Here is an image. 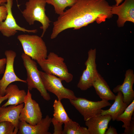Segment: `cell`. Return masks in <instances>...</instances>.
Returning <instances> with one entry per match:
<instances>
[{
    "label": "cell",
    "mask_w": 134,
    "mask_h": 134,
    "mask_svg": "<svg viewBox=\"0 0 134 134\" xmlns=\"http://www.w3.org/2000/svg\"><path fill=\"white\" fill-rule=\"evenodd\" d=\"M97 94L101 100H114L116 96L110 90L107 83L99 73L93 84Z\"/></svg>",
    "instance_id": "cell-17"
},
{
    "label": "cell",
    "mask_w": 134,
    "mask_h": 134,
    "mask_svg": "<svg viewBox=\"0 0 134 134\" xmlns=\"http://www.w3.org/2000/svg\"><path fill=\"white\" fill-rule=\"evenodd\" d=\"M13 4V0H7L6 3L3 4L7 8V15L4 21L2 22L0 24V32L3 35L9 37L14 35L18 31L24 32L36 33L37 31V29L27 30L17 24L12 12Z\"/></svg>",
    "instance_id": "cell-11"
},
{
    "label": "cell",
    "mask_w": 134,
    "mask_h": 134,
    "mask_svg": "<svg viewBox=\"0 0 134 134\" xmlns=\"http://www.w3.org/2000/svg\"><path fill=\"white\" fill-rule=\"evenodd\" d=\"M9 96L8 94L5 95L3 96H0V105L3 101L8 99Z\"/></svg>",
    "instance_id": "cell-30"
},
{
    "label": "cell",
    "mask_w": 134,
    "mask_h": 134,
    "mask_svg": "<svg viewBox=\"0 0 134 134\" xmlns=\"http://www.w3.org/2000/svg\"><path fill=\"white\" fill-rule=\"evenodd\" d=\"M111 120V117L109 115H100L85 121L89 134H104Z\"/></svg>",
    "instance_id": "cell-15"
},
{
    "label": "cell",
    "mask_w": 134,
    "mask_h": 134,
    "mask_svg": "<svg viewBox=\"0 0 134 134\" xmlns=\"http://www.w3.org/2000/svg\"><path fill=\"white\" fill-rule=\"evenodd\" d=\"M96 50L90 49L88 52V57L85 63L86 66L77 84L81 90L85 91L92 86L93 84L99 73L96 63Z\"/></svg>",
    "instance_id": "cell-8"
},
{
    "label": "cell",
    "mask_w": 134,
    "mask_h": 134,
    "mask_svg": "<svg viewBox=\"0 0 134 134\" xmlns=\"http://www.w3.org/2000/svg\"><path fill=\"white\" fill-rule=\"evenodd\" d=\"M107 130L105 131L104 134H118L116 129L114 127L110 126Z\"/></svg>",
    "instance_id": "cell-29"
},
{
    "label": "cell",
    "mask_w": 134,
    "mask_h": 134,
    "mask_svg": "<svg viewBox=\"0 0 134 134\" xmlns=\"http://www.w3.org/2000/svg\"><path fill=\"white\" fill-rule=\"evenodd\" d=\"M134 110V100L126 107L125 110L119 116L116 120L122 122L123 124V128H125L129 126L132 120V117Z\"/></svg>",
    "instance_id": "cell-23"
},
{
    "label": "cell",
    "mask_w": 134,
    "mask_h": 134,
    "mask_svg": "<svg viewBox=\"0 0 134 134\" xmlns=\"http://www.w3.org/2000/svg\"><path fill=\"white\" fill-rule=\"evenodd\" d=\"M53 106L54 110L52 119L63 124L70 119L67 114L61 101L55 100Z\"/></svg>",
    "instance_id": "cell-20"
},
{
    "label": "cell",
    "mask_w": 134,
    "mask_h": 134,
    "mask_svg": "<svg viewBox=\"0 0 134 134\" xmlns=\"http://www.w3.org/2000/svg\"><path fill=\"white\" fill-rule=\"evenodd\" d=\"M114 100V103L109 109L106 110L102 109L101 114L109 115L111 120L113 121L116 120L117 117L123 112L128 105L124 102L123 94L120 91L117 93Z\"/></svg>",
    "instance_id": "cell-19"
},
{
    "label": "cell",
    "mask_w": 134,
    "mask_h": 134,
    "mask_svg": "<svg viewBox=\"0 0 134 134\" xmlns=\"http://www.w3.org/2000/svg\"><path fill=\"white\" fill-rule=\"evenodd\" d=\"M42 82L47 91L55 94L58 100L61 101L63 99L69 100H74L77 97L72 90L65 87L60 78L52 74L39 71Z\"/></svg>",
    "instance_id": "cell-7"
},
{
    "label": "cell",
    "mask_w": 134,
    "mask_h": 134,
    "mask_svg": "<svg viewBox=\"0 0 134 134\" xmlns=\"http://www.w3.org/2000/svg\"><path fill=\"white\" fill-rule=\"evenodd\" d=\"M24 106L20 114L19 120L35 125L42 119V114L39 104L32 99V94L28 89L24 102Z\"/></svg>",
    "instance_id": "cell-9"
},
{
    "label": "cell",
    "mask_w": 134,
    "mask_h": 134,
    "mask_svg": "<svg viewBox=\"0 0 134 134\" xmlns=\"http://www.w3.org/2000/svg\"><path fill=\"white\" fill-rule=\"evenodd\" d=\"M46 3L53 5L56 13L60 15L62 14L66 7H70L76 0H45Z\"/></svg>",
    "instance_id": "cell-22"
},
{
    "label": "cell",
    "mask_w": 134,
    "mask_h": 134,
    "mask_svg": "<svg viewBox=\"0 0 134 134\" xmlns=\"http://www.w3.org/2000/svg\"><path fill=\"white\" fill-rule=\"evenodd\" d=\"M112 14L118 16L117 21L118 27H123L125 22L134 23V0H125L121 5H113L111 9Z\"/></svg>",
    "instance_id": "cell-12"
},
{
    "label": "cell",
    "mask_w": 134,
    "mask_h": 134,
    "mask_svg": "<svg viewBox=\"0 0 134 134\" xmlns=\"http://www.w3.org/2000/svg\"><path fill=\"white\" fill-rule=\"evenodd\" d=\"M69 100L83 117L85 121L92 117L101 115L102 108L111 105L108 101L101 100L93 101L81 97H77Z\"/></svg>",
    "instance_id": "cell-6"
},
{
    "label": "cell",
    "mask_w": 134,
    "mask_h": 134,
    "mask_svg": "<svg viewBox=\"0 0 134 134\" xmlns=\"http://www.w3.org/2000/svg\"><path fill=\"white\" fill-rule=\"evenodd\" d=\"M6 62V58H3L0 59V74L4 73Z\"/></svg>",
    "instance_id": "cell-28"
},
{
    "label": "cell",
    "mask_w": 134,
    "mask_h": 134,
    "mask_svg": "<svg viewBox=\"0 0 134 134\" xmlns=\"http://www.w3.org/2000/svg\"><path fill=\"white\" fill-rule=\"evenodd\" d=\"M116 4L115 5L116 6L119 5L121 3L123 0H115Z\"/></svg>",
    "instance_id": "cell-31"
},
{
    "label": "cell",
    "mask_w": 134,
    "mask_h": 134,
    "mask_svg": "<svg viewBox=\"0 0 134 134\" xmlns=\"http://www.w3.org/2000/svg\"><path fill=\"white\" fill-rule=\"evenodd\" d=\"M52 123L53 124L54 128L53 134H62L63 129L62 125L63 123L58 122L52 118Z\"/></svg>",
    "instance_id": "cell-25"
},
{
    "label": "cell",
    "mask_w": 134,
    "mask_h": 134,
    "mask_svg": "<svg viewBox=\"0 0 134 134\" xmlns=\"http://www.w3.org/2000/svg\"><path fill=\"white\" fill-rule=\"evenodd\" d=\"M112 7L106 0H76L53 23L51 39L69 29L77 30L94 22H105L113 16Z\"/></svg>",
    "instance_id": "cell-1"
},
{
    "label": "cell",
    "mask_w": 134,
    "mask_h": 134,
    "mask_svg": "<svg viewBox=\"0 0 134 134\" xmlns=\"http://www.w3.org/2000/svg\"><path fill=\"white\" fill-rule=\"evenodd\" d=\"M21 56L26 70V81L28 89L31 91L34 88L36 89L44 100H49L50 96L43 84L36 63L24 53H22Z\"/></svg>",
    "instance_id": "cell-5"
},
{
    "label": "cell",
    "mask_w": 134,
    "mask_h": 134,
    "mask_svg": "<svg viewBox=\"0 0 134 134\" xmlns=\"http://www.w3.org/2000/svg\"><path fill=\"white\" fill-rule=\"evenodd\" d=\"M62 134H89L87 128L70 119L64 123Z\"/></svg>",
    "instance_id": "cell-21"
},
{
    "label": "cell",
    "mask_w": 134,
    "mask_h": 134,
    "mask_svg": "<svg viewBox=\"0 0 134 134\" xmlns=\"http://www.w3.org/2000/svg\"><path fill=\"white\" fill-rule=\"evenodd\" d=\"M14 125L11 122L4 121L0 122V134H16Z\"/></svg>",
    "instance_id": "cell-24"
},
{
    "label": "cell",
    "mask_w": 134,
    "mask_h": 134,
    "mask_svg": "<svg viewBox=\"0 0 134 134\" xmlns=\"http://www.w3.org/2000/svg\"><path fill=\"white\" fill-rule=\"evenodd\" d=\"M45 0H29L25 4L26 8L22 11L23 16L30 25H34L35 21L40 23L42 30L41 36L43 37L50 25L51 21L45 13Z\"/></svg>",
    "instance_id": "cell-2"
},
{
    "label": "cell",
    "mask_w": 134,
    "mask_h": 134,
    "mask_svg": "<svg viewBox=\"0 0 134 134\" xmlns=\"http://www.w3.org/2000/svg\"><path fill=\"white\" fill-rule=\"evenodd\" d=\"M124 82L121 85H117L113 90L116 93L120 91L123 96L124 102L128 105L134 99V91L133 86L134 83V73L133 70L128 69L125 72Z\"/></svg>",
    "instance_id": "cell-14"
},
{
    "label": "cell",
    "mask_w": 134,
    "mask_h": 134,
    "mask_svg": "<svg viewBox=\"0 0 134 134\" xmlns=\"http://www.w3.org/2000/svg\"><path fill=\"white\" fill-rule=\"evenodd\" d=\"M7 15V8L4 5H0V24L5 20Z\"/></svg>",
    "instance_id": "cell-26"
},
{
    "label": "cell",
    "mask_w": 134,
    "mask_h": 134,
    "mask_svg": "<svg viewBox=\"0 0 134 134\" xmlns=\"http://www.w3.org/2000/svg\"><path fill=\"white\" fill-rule=\"evenodd\" d=\"M64 59L54 52H50L47 58L37 62L44 72L55 75L67 83L71 82L73 76L69 73Z\"/></svg>",
    "instance_id": "cell-3"
},
{
    "label": "cell",
    "mask_w": 134,
    "mask_h": 134,
    "mask_svg": "<svg viewBox=\"0 0 134 134\" xmlns=\"http://www.w3.org/2000/svg\"><path fill=\"white\" fill-rule=\"evenodd\" d=\"M52 119L48 115L41 121L34 125L25 122L19 121L18 134H51L48 131L52 123Z\"/></svg>",
    "instance_id": "cell-13"
},
{
    "label": "cell",
    "mask_w": 134,
    "mask_h": 134,
    "mask_svg": "<svg viewBox=\"0 0 134 134\" xmlns=\"http://www.w3.org/2000/svg\"><path fill=\"white\" fill-rule=\"evenodd\" d=\"M7 94L9 95L8 100L2 106L24 103L27 93L24 90H20L16 85L11 84L6 89L5 95Z\"/></svg>",
    "instance_id": "cell-18"
},
{
    "label": "cell",
    "mask_w": 134,
    "mask_h": 134,
    "mask_svg": "<svg viewBox=\"0 0 134 134\" xmlns=\"http://www.w3.org/2000/svg\"><path fill=\"white\" fill-rule=\"evenodd\" d=\"M7 1V0H0V5H3Z\"/></svg>",
    "instance_id": "cell-32"
},
{
    "label": "cell",
    "mask_w": 134,
    "mask_h": 134,
    "mask_svg": "<svg viewBox=\"0 0 134 134\" xmlns=\"http://www.w3.org/2000/svg\"><path fill=\"white\" fill-rule=\"evenodd\" d=\"M17 38L22 45L24 53L32 59L37 61L47 58V47L41 37L22 34L18 35Z\"/></svg>",
    "instance_id": "cell-4"
},
{
    "label": "cell",
    "mask_w": 134,
    "mask_h": 134,
    "mask_svg": "<svg viewBox=\"0 0 134 134\" xmlns=\"http://www.w3.org/2000/svg\"><path fill=\"white\" fill-rule=\"evenodd\" d=\"M24 103L18 105H12L0 107V122L7 121L12 123L14 126L16 130L18 131L19 118Z\"/></svg>",
    "instance_id": "cell-16"
},
{
    "label": "cell",
    "mask_w": 134,
    "mask_h": 134,
    "mask_svg": "<svg viewBox=\"0 0 134 134\" xmlns=\"http://www.w3.org/2000/svg\"><path fill=\"white\" fill-rule=\"evenodd\" d=\"M123 134H134V121L132 119L130 125L125 128Z\"/></svg>",
    "instance_id": "cell-27"
},
{
    "label": "cell",
    "mask_w": 134,
    "mask_h": 134,
    "mask_svg": "<svg viewBox=\"0 0 134 134\" xmlns=\"http://www.w3.org/2000/svg\"><path fill=\"white\" fill-rule=\"evenodd\" d=\"M5 55L6 60L5 68L3 76L0 79V96H1L5 95L6 88L11 83L15 81L27 83L26 80L19 78L14 72V64L16 53L12 50H7L5 51Z\"/></svg>",
    "instance_id": "cell-10"
}]
</instances>
